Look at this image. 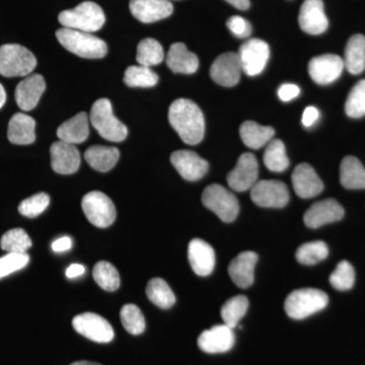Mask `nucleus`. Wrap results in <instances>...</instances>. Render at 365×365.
<instances>
[{"label":"nucleus","mask_w":365,"mask_h":365,"mask_svg":"<svg viewBox=\"0 0 365 365\" xmlns=\"http://www.w3.org/2000/svg\"><path fill=\"white\" fill-rule=\"evenodd\" d=\"M169 121L185 143L196 145L202 141L205 121L200 108L188 98H179L170 105Z\"/></svg>","instance_id":"obj_1"},{"label":"nucleus","mask_w":365,"mask_h":365,"mask_svg":"<svg viewBox=\"0 0 365 365\" xmlns=\"http://www.w3.org/2000/svg\"><path fill=\"white\" fill-rule=\"evenodd\" d=\"M60 44L81 58L100 59L107 54V44L91 33L61 28L56 32Z\"/></svg>","instance_id":"obj_2"},{"label":"nucleus","mask_w":365,"mask_h":365,"mask_svg":"<svg viewBox=\"0 0 365 365\" xmlns=\"http://www.w3.org/2000/svg\"><path fill=\"white\" fill-rule=\"evenodd\" d=\"M58 21L63 28L93 33L101 30L105 25L106 16L98 4L93 1H85L74 9L60 13Z\"/></svg>","instance_id":"obj_3"},{"label":"nucleus","mask_w":365,"mask_h":365,"mask_svg":"<svg viewBox=\"0 0 365 365\" xmlns=\"http://www.w3.org/2000/svg\"><path fill=\"white\" fill-rule=\"evenodd\" d=\"M90 120L93 128L106 140L121 143L128 135V129L115 117L111 102L108 98H100L93 105Z\"/></svg>","instance_id":"obj_4"},{"label":"nucleus","mask_w":365,"mask_h":365,"mask_svg":"<svg viewBox=\"0 0 365 365\" xmlns=\"http://www.w3.org/2000/svg\"><path fill=\"white\" fill-rule=\"evenodd\" d=\"M329 297L316 288H302L292 292L285 300L284 309L289 318L304 319L328 306Z\"/></svg>","instance_id":"obj_5"},{"label":"nucleus","mask_w":365,"mask_h":365,"mask_svg":"<svg viewBox=\"0 0 365 365\" xmlns=\"http://www.w3.org/2000/svg\"><path fill=\"white\" fill-rule=\"evenodd\" d=\"M37 66V59L30 50L18 44L0 47V74L4 78L28 76Z\"/></svg>","instance_id":"obj_6"},{"label":"nucleus","mask_w":365,"mask_h":365,"mask_svg":"<svg viewBox=\"0 0 365 365\" xmlns=\"http://www.w3.org/2000/svg\"><path fill=\"white\" fill-rule=\"evenodd\" d=\"M202 203L223 222H232L239 215L240 204L237 197L222 185L206 187L202 194Z\"/></svg>","instance_id":"obj_7"},{"label":"nucleus","mask_w":365,"mask_h":365,"mask_svg":"<svg viewBox=\"0 0 365 365\" xmlns=\"http://www.w3.org/2000/svg\"><path fill=\"white\" fill-rule=\"evenodd\" d=\"M83 213L91 225L100 228L110 227L116 220V207L111 199L102 192L86 194L81 201Z\"/></svg>","instance_id":"obj_8"},{"label":"nucleus","mask_w":365,"mask_h":365,"mask_svg":"<svg viewBox=\"0 0 365 365\" xmlns=\"http://www.w3.org/2000/svg\"><path fill=\"white\" fill-rule=\"evenodd\" d=\"M251 199L260 207L283 208L289 201V191L284 182L261 180L251 189Z\"/></svg>","instance_id":"obj_9"},{"label":"nucleus","mask_w":365,"mask_h":365,"mask_svg":"<svg viewBox=\"0 0 365 365\" xmlns=\"http://www.w3.org/2000/svg\"><path fill=\"white\" fill-rule=\"evenodd\" d=\"M72 326L83 337L93 342L109 343L114 339V330L107 319L97 314H78L72 319Z\"/></svg>","instance_id":"obj_10"},{"label":"nucleus","mask_w":365,"mask_h":365,"mask_svg":"<svg viewBox=\"0 0 365 365\" xmlns=\"http://www.w3.org/2000/svg\"><path fill=\"white\" fill-rule=\"evenodd\" d=\"M270 49L265 41L251 39L240 47L239 57L242 71L249 76H256L265 69Z\"/></svg>","instance_id":"obj_11"},{"label":"nucleus","mask_w":365,"mask_h":365,"mask_svg":"<svg viewBox=\"0 0 365 365\" xmlns=\"http://www.w3.org/2000/svg\"><path fill=\"white\" fill-rule=\"evenodd\" d=\"M258 160L252 153H242L237 165L227 175V184L235 192L251 190L259 181Z\"/></svg>","instance_id":"obj_12"},{"label":"nucleus","mask_w":365,"mask_h":365,"mask_svg":"<svg viewBox=\"0 0 365 365\" xmlns=\"http://www.w3.org/2000/svg\"><path fill=\"white\" fill-rule=\"evenodd\" d=\"M344 67V61L338 55H321L309 61V73L314 83L327 86L340 78Z\"/></svg>","instance_id":"obj_13"},{"label":"nucleus","mask_w":365,"mask_h":365,"mask_svg":"<svg viewBox=\"0 0 365 365\" xmlns=\"http://www.w3.org/2000/svg\"><path fill=\"white\" fill-rule=\"evenodd\" d=\"M242 72L239 54L228 52L220 55L210 67V76L216 83L225 88L237 85Z\"/></svg>","instance_id":"obj_14"},{"label":"nucleus","mask_w":365,"mask_h":365,"mask_svg":"<svg viewBox=\"0 0 365 365\" xmlns=\"http://www.w3.org/2000/svg\"><path fill=\"white\" fill-rule=\"evenodd\" d=\"M170 163L182 179L190 182L202 179L209 170L207 160L191 150H177L170 155Z\"/></svg>","instance_id":"obj_15"},{"label":"nucleus","mask_w":365,"mask_h":365,"mask_svg":"<svg viewBox=\"0 0 365 365\" xmlns=\"http://www.w3.org/2000/svg\"><path fill=\"white\" fill-rule=\"evenodd\" d=\"M344 208L335 199H325L313 204L304 213V222L307 227L318 228L339 222L344 217Z\"/></svg>","instance_id":"obj_16"},{"label":"nucleus","mask_w":365,"mask_h":365,"mask_svg":"<svg viewBox=\"0 0 365 365\" xmlns=\"http://www.w3.org/2000/svg\"><path fill=\"white\" fill-rule=\"evenodd\" d=\"M299 24L300 29L309 35H321L329 26L323 0H304L300 7Z\"/></svg>","instance_id":"obj_17"},{"label":"nucleus","mask_w":365,"mask_h":365,"mask_svg":"<svg viewBox=\"0 0 365 365\" xmlns=\"http://www.w3.org/2000/svg\"><path fill=\"white\" fill-rule=\"evenodd\" d=\"M234 329L227 325H217L204 331L198 338V346L202 351L215 354L230 351L235 345Z\"/></svg>","instance_id":"obj_18"},{"label":"nucleus","mask_w":365,"mask_h":365,"mask_svg":"<svg viewBox=\"0 0 365 365\" xmlns=\"http://www.w3.org/2000/svg\"><path fill=\"white\" fill-rule=\"evenodd\" d=\"M50 153L52 169L57 174H74L81 167V153L73 144L57 141L52 144Z\"/></svg>","instance_id":"obj_19"},{"label":"nucleus","mask_w":365,"mask_h":365,"mask_svg":"<svg viewBox=\"0 0 365 365\" xmlns=\"http://www.w3.org/2000/svg\"><path fill=\"white\" fill-rule=\"evenodd\" d=\"M45 90L44 78L40 74H31L16 86V93H14L16 104L21 111H32L37 107Z\"/></svg>","instance_id":"obj_20"},{"label":"nucleus","mask_w":365,"mask_h":365,"mask_svg":"<svg viewBox=\"0 0 365 365\" xmlns=\"http://www.w3.org/2000/svg\"><path fill=\"white\" fill-rule=\"evenodd\" d=\"M129 7L134 18L144 24L169 18L174 11L169 0H130Z\"/></svg>","instance_id":"obj_21"},{"label":"nucleus","mask_w":365,"mask_h":365,"mask_svg":"<svg viewBox=\"0 0 365 365\" xmlns=\"http://www.w3.org/2000/svg\"><path fill=\"white\" fill-rule=\"evenodd\" d=\"M292 180L295 193L300 198H314L323 192V182L319 179L313 167L307 163H300L295 168Z\"/></svg>","instance_id":"obj_22"},{"label":"nucleus","mask_w":365,"mask_h":365,"mask_svg":"<svg viewBox=\"0 0 365 365\" xmlns=\"http://www.w3.org/2000/svg\"><path fill=\"white\" fill-rule=\"evenodd\" d=\"M188 258L192 270L199 276H208L215 267V253L212 247L200 239L190 242Z\"/></svg>","instance_id":"obj_23"},{"label":"nucleus","mask_w":365,"mask_h":365,"mask_svg":"<svg viewBox=\"0 0 365 365\" xmlns=\"http://www.w3.org/2000/svg\"><path fill=\"white\" fill-rule=\"evenodd\" d=\"M258 262V255L255 252H242L230 262L228 273L237 287L248 288L254 283V271Z\"/></svg>","instance_id":"obj_24"},{"label":"nucleus","mask_w":365,"mask_h":365,"mask_svg":"<svg viewBox=\"0 0 365 365\" xmlns=\"http://www.w3.org/2000/svg\"><path fill=\"white\" fill-rule=\"evenodd\" d=\"M36 122L25 113H16L11 117L7 128V137L11 143L28 145L36 140Z\"/></svg>","instance_id":"obj_25"},{"label":"nucleus","mask_w":365,"mask_h":365,"mask_svg":"<svg viewBox=\"0 0 365 365\" xmlns=\"http://www.w3.org/2000/svg\"><path fill=\"white\" fill-rule=\"evenodd\" d=\"M167 66L175 73L193 74L198 71L199 59L186 45L175 43L167 55Z\"/></svg>","instance_id":"obj_26"},{"label":"nucleus","mask_w":365,"mask_h":365,"mask_svg":"<svg viewBox=\"0 0 365 365\" xmlns=\"http://www.w3.org/2000/svg\"><path fill=\"white\" fill-rule=\"evenodd\" d=\"M90 134V124L86 112H81L60 125L57 136L64 143L73 144L85 143Z\"/></svg>","instance_id":"obj_27"},{"label":"nucleus","mask_w":365,"mask_h":365,"mask_svg":"<svg viewBox=\"0 0 365 365\" xmlns=\"http://www.w3.org/2000/svg\"><path fill=\"white\" fill-rule=\"evenodd\" d=\"M120 151L116 148L93 145L86 150L85 158L88 165L98 172H109L116 165Z\"/></svg>","instance_id":"obj_28"},{"label":"nucleus","mask_w":365,"mask_h":365,"mask_svg":"<svg viewBox=\"0 0 365 365\" xmlns=\"http://www.w3.org/2000/svg\"><path fill=\"white\" fill-rule=\"evenodd\" d=\"M340 182L346 189H365V169L359 158L346 157L340 165Z\"/></svg>","instance_id":"obj_29"},{"label":"nucleus","mask_w":365,"mask_h":365,"mask_svg":"<svg viewBox=\"0 0 365 365\" xmlns=\"http://www.w3.org/2000/svg\"><path fill=\"white\" fill-rule=\"evenodd\" d=\"M240 134L242 143L252 150H259L272 140L275 130L270 126H262L255 121H246L241 125Z\"/></svg>","instance_id":"obj_30"},{"label":"nucleus","mask_w":365,"mask_h":365,"mask_svg":"<svg viewBox=\"0 0 365 365\" xmlns=\"http://www.w3.org/2000/svg\"><path fill=\"white\" fill-rule=\"evenodd\" d=\"M344 66L351 74L361 73L365 69V37L364 35L352 36L345 48Z\"/></svg>","instance_id":"obj_31"},{"label":"nucleus","mask_w":365,"mask_h":365,"mask_svg":"<svg viewBox=\"0 0 365 365\" xmlns=\"http://www.w3.org/2000/svg\"><path fill=\"white\" fill-rule=\"evenodd\" d=\"M264 163L271 172L282 173L289 167V158L287 155L284 143L279 139H273L266 146Z\"/></svg>","instance_id":"obj_32"},{"label":"nucleus","mask_w":365,"mask_h":365,"mask_svg":"<svg viewBox=\"0 0 365 365\" xmlns=\"http://www.w3.org/2000/svg\"><path fill=\"white\" fill-rule=\"evenodd\" d=\"M146 295L153 304L160 309H170L176 302L174 292L162 278H153L148 282Z\"/></svg>","instance_id":"obj_33"},{"label":"nucleus","mask_w":365,"mask_h":365,"mask_svg":"<svg viewBox=\"0 0 365 365\" xmlns=\"http://www.w3.org/2000/svg\"><path fill=\"white\" fill-rule=\"evenodd\" d=\"M165 59L163 46L157 40L144 39L137 46L136 61L139 66L153 67L162 63Z\"/></svg>","instance_id":"obj_34"},{"label":"nucleus","mask_w":365,"mask_h":365,"mask_svg":"<svg viewBox=\"0 0 365 365\" xmlns=\"http://www.w3.org/2000/svg\"><path fill=\"white\" fill-rule=\"evenodd\" d=\"M249 309V300L245 295H237L232 297L223 304L222 307V318L225 325L235 329L239 325L242 317L246 314Z\"/></svg>","instance_id":"obj_35"},{"label":"nucleus","mask_w":365,"mask_h":365,"mask_svg":"<svg viewBox=\"0 0 365 365\" xmlns=\"http://www.w3.org/2000/svg\"><path fill=\"white\" fill-rule=\"evenodd\" d=\"M124 83L130 88H153L158 83V76L150 67L129 66L125 71Z\"/></svg>","instance_id":"obj_36"},{"label":"nucleus","mask_w":365,"mask_h":365,"mask_svg":"<svg viewBox=\"0 0 365 365\" xmlns=\"http://www.w3.org/2000/svg\"><path fill=\"white\" fill-rule=\"evenodd\" d=\"M93 275L98 287L107 292H115L121 283L117 269L107 261L98 262L93 268Z\"/></svg>","instance_id":"obj_37"},{"label":"nucleus","mask_w":365,"mask_h":365,"mask_svg":"<svg viewBox=\"0 0 365 365\" xmlns=\"http://www.w3.org/2000/svg\"><path fill=\"white\" fill-rule=\"evenodd\" d=\"M0 246L7 253L26 254L32 247V240L23 228H14L2 235Z\"/></svg>","instance_id":"obj_38"},{"label":"nucleus","mask_w":365,"mask_h":365,"mask_svg":"<svg viewBox=\"0 0 365 365\" xmlns=\"http://www.w3.org/2000/svg\"><path fill=\"white\" fill-rule=\"evenodd\" d=\"M329 255V248L325 242L316 241L306 242L297 249V260L302 265H316L319 262L325 260Z\"/></svg>","instance_id":"obj_39"},{"label":"nucleus","mask_w":365,"mask_h":365,"mask_svg":"<svg viewBox=\"0 0 365 365\" xmlns=\"http://www.w3.org/2000/svg\"><path fill=\"white\" fill-rule=\"evenodd\" d=\"M122 325L131 335H140L145 330V319L135 304H125L120 312Z\"/></svg>","instance_id":"obj_40"},{"label":"nucleus","mask_w":365,"mask_h":365,"mask_svg":"<svg viewBox=\"0 0 365 365\" xmlns=\"http://www.w3.org/2000/svg\"><path fill=\"white\" fill-rule=\"evenodd\" d=\"M345 112L353 119L365 116V79L353 86L346 101Z\"/></svg>","instance_id":"obj_41"},{"label":"nucleus","mask_w":365,"mask_h":365,"mask_svg":"<svg viewBox=\"0 0 365 365\" xmlns=\"http://www.w3.org/2000/svg\"><path fill=\"white\" fill-rule=\"evenodd\" d=\"M355 282V271L348 261H341L330 276L332 287L339 292L351 289Z\"/></svg>","instance_id":"obj_42"},{"label":"nucleus","mask_w":365,"mask_h":365,"mask_svg":"<svg viewBox=\"0 0 365 365\" xmlns=\"http://www.w3.org/2000/svg\"><path fill=\"white\" fill-rule=\"evenodd\" d=\"M50 204V197L46 193H38L21 201L19 211L21 215L29 218H35L47 209Z\"/></svg>","instance_id":"obj_43"},{"label":"nucleus","mask_w":365,"mask_h":365,"mask_svg":"<svg viewBox=\"0 0 365 365\" xmlns=\"http://www.w3.org/2000/svg\"><path fill=\"white\" fill-rule=\"evenodd\" d=\"M30 262L28 254L7 253L0 258V279L25 268Z\"/></svg>","instance_id":"obj_44"},{"label":"nucleus","mask_w":365,"mask_h":365,"mask_svg":"<svg viewBox=\"0 0 365 365\" xmlns=\"http://www.w3.org/2000/svg\"><path fill=\"white\" fill-rule=\"evenodd\" d=\"M227 26L230 32L240 39H246L252 34L251 24L242 16H234L228 19Z\"/></svg>","instance_id":"obj_45"},{"label":"nucleus","mask_w":365,"mask_h":365,"mask_svg":"<svg viewBox=\"0 0 365 365\" xmlns=\"http://www.w3.org/2000/svg\"><path fill=\"white\" fill-rule=\"evenodd\" d=\"M299 93V86L292 85V83H285V85L281 86L278 90V97L283 102H289L297 98Z\"/></svg>","instance_id":"obj_46"},{"label":"nucleus","mask_w":365,"mask_h":365,"mask_svg":"<svg viewBox=\"0 0 365 365\" xmlns=\"http://www.w3.org/2000/svg\"><path fill=\"white\" fill-rule=\"evenodd\" d=\"M319 112L316 107H307L302 115V124L306 127H311L312 125L319 119Z\"/></svg>","instance_id":"obj_47"},{"label":"nucleus","mask_w":365,"mask_h":365,"mask_svg":"<svg viewBox=\"0 0 365 365\" xmlns=\"http://www.w3.org/2000/svg\"><path fill=\"white\" fill-rule=\"evenodd\" d=\"M72 247V241L69 237H60L52 244L53 251L60 253V252H66L71 250Z\"/></svg>","instance_id":"obj_48"},{"label":"nucleus","mask_w":365,"mask_h":365,"mask_svg":"<svg viewBox=\"0 0 365 365\" xmlns=\"http://www.w3.org/2000/svg\"><path fill=\"white\" fill-rule=\"evenodd\" d=\"M86 269L81 264H72L66 270V276L68 278H76L83 275Z\"/></svg>","instance_id":"obj_49"},{"label":"nucleus","mask_w":365,"mask_h":365,"mask_svg":"<svg viewBox=\"0 0 365 365\" xmlns=\"http://www.w3.org/2000/svg\"><path fill=\"white\" fill-rule=\"evenodd\" d=\"M240 11H247L250 7V0H225Z\"/></svg>","instance_id":"obj_50"},{"label":"nucleus","mask_w":365,"mask_h":365,"mask_svg":"<svg viewBox=\"0 0 365 365\" xmlns=\"http://www.w3.org/2000/svg\"><path fill=\"white\" fill-rule=\"evenodd\" d=\"M6 102V93L4 86L0 83V109L4 107Z\"/></svg>","instance_id":"obj_51"},{"label":"nucleus","mask_w":365,"mask_h":365,"mask_svg":"<svg viewBox=\"0 0 365 365\" xmlns=\"http://www.w3.org/2000/svg\"><path fill=\"white\" fill-rule=\"evenodd\" d=\"M71 365H102V364H96V362H91V361H76V362H74V364H72Z\"/></svg>","instance_id":"obj_52"},{"label":"nucleus","mask_w":365,"mask_h":365,"mask_svg":"<svg viewBox=\"0 0 365 365\" xmlns=\"http://www.w3.org/2000/svg\"><path fill=\"white\" fill-rule=\"evenodd\" d=\"M169 1H170V0H169Z\"/></svg>","instance_id":"obj_53"}]
</instances>
